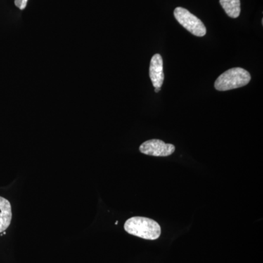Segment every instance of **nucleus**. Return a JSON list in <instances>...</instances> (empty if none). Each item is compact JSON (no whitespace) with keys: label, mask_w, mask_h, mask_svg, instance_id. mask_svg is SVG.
<instances>
[{"label":"nucleus","mask_w":263,"mask_h":263,"mask_svg":"<svg viewBox=\"0 0 263 263\" xmlns=\"http://www.w3.org/2000/svg\"><path fill=\"white\" fill-rule=\"evenodd\" d=\"M124 230L127 233L145 240L158 239L162 233L158 222L143 216H133L124 223Z\"/></svg>","instance_id":"obj_1"},{"label":"nucleus","mask_w":263,"mask_h":263,"mask_svg":"<svg viewBox=\"0 0 263 263\" xmlns=\"http://www.w3.org/2000/svg\"><path fill=\"white\" fill-rule=\"evenodd\" d=\"M250 81L251 75L248 71L240 67H235L219 76L215 81L214 87L218 91H228L243 87Z\"/></svg>","instance_id":"obj_2"},{"label":"nucleus","mask_w":263,"mask_h":263,"mask_svg":"<svg viewBox=\"0 0 263 263\" xmlns=\"http://www.w3.org/2000/svg\"><path fill=\"white\" fill-rule=\"evenodd\" d=\"M174 16L177 22L193 35L203 37L206 34V27L202 21L185 8H176L174 10Z\"/></svg>","instance_id":"obj_3"},{"label":"nucleus","mask_w":263,"mask_h":263,"mask_svg":"<svg viewBox=\"0 0 263 263\" xmlns=\"http://www.w3.org/2000/svg\"><path fill=\"white\" fill-rule=\"evenodd\" d=\"M142 154L153 157H168L174 153L176 147L158 139H152L142 143L139 148Z\"/></svg>","instance_id":"obj_4"},{"label":"nucleus","mask_w":263,"mask_h":263,"mask_svg":"<svg viewBox=\"0 0 263 263\" xmlns=\"http://www.w3.org/2000/svg\"><path fill=\"white\" fill-rule=\"evenodd\" d=\"M149 76L155 88L162 87L164 79L163 60L159 53L154 55L150 62Z\"/></svg>","instance_id":"obj_5"},{"label":"nucleus","mask_w":263,"mask_h":263,"mask_svg":"<svg viewBox=\"0 0 263 263\" xmlns=\"http://www.w3.org/2000/svg\"><path fill=\"white\" fill-rule=\"evenodd\" d=\"M12 219V209L10 202L0 197V233H3L10 226Z\"/></svg>","instance_id":"obj_6"},{"label":"nucleus","mask_w":263,"mask_h":263,"mask_svg":"<svg viewBox=\"0 0 263 263\" xmlns=\"http://www.w3.org/2000/svg\"><path fill=\"white\" fill-rule=\"evenodd\" d=\"M219 3L227 15L230 18H236L240 13V0H219Z\"/></svg>","instance_id":"obj_7"},{"label":"nucleus","mask_w":263,"mask_h":263,"mask_svg":"<svg viewBox=\"0 0 263 263\" xmlns=\"http://www.w3.org/2000/svg\"><path fill=\"white\" fill-rule=\"evenodd\" d=\"M28 0H15V5L20 10L25 9Z\"/></svg>","instance_id":"obj_8"},{"label":"nucleus","mask_w":263,"mask_h":263,"mask_svg":"<svg viewBox=\"0 0 263 263\" xmlns=\"http://www.w3.org/2000/svg\"><path fill=\"white\" fill-rule=\"evenodd\" d=\"M161 90V88H155V91L156 93H158Z\"/></svg>","instance_id":"obj_9"}]
</instances>
